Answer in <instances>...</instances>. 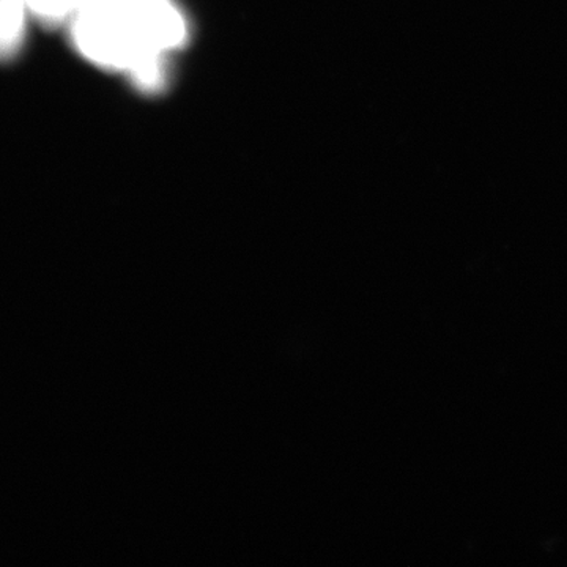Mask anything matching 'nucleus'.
<instances>
[{
    "label": "nucleus",
    "mask_w": 567,
    "mask_h": 567,
    "mask_svg": "<svg viewBox=\"0 0 567 567\" xmlns=\"http://www.w3.org/2000/svg\"><path fill=\"white\" fill-rule=\"evenodd\" d=\"M87 0H31L33 20L48 28H65Z\"/></svg>",
    "instance_id": "3"
},
{
    "label": "nucleus",
    "mask_w": 567,
    "mask_h": 567,
    "mask_svg": "<svg viewBox=\"0 0 567 567\" xmlns=\"http://www.w3.org/2000/svg\"><path fill=\"white\" fill-rule=\"evenodd\" d=\"M33 20L31 0H0V62H10L24 48Z\"/></svg>",
    "instance_id": "2"
},
{
    "label": "nucleus",
    "mask_w": 567,
    "mask_h": 567,
    "mask_svg": "<svg viewBox=\"0 0 567 567\" xmlns=\"http://www.w3.org/2000/svg\"><path fill=\"white\" fill-rule=\"evenodd\" d=\"M66 31L81 58L144 92L164 89L189 37L178 0H87Z\"/></svg>",
    "instance_id": "1"
}]
</instances>
